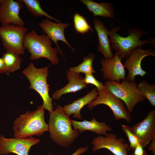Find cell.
I'll use <instances>...</instances> for the list:
<instances>
[{
	"instance_id": "cell-1",
	"label": "cell",
	"mask_w": 155,
	"mask_h": 155,
	"mask_svg": "<svg viewBox=\"0 0 155 155\" xmlns=\"http://www.w3.org/2000/svg\"><path fill=\"white\" fill-rule=\"evenodd\" d=\"M49 113L48 125L50 138L57 144L68 147L78 137L79 132L72 127V120L65 113L63 107L57 105Z\"/></svg>"
},
{
	"instance_id": "cell-2",
	"label": "cell",
	"mask_w": 155,
	"mask_h": 155,
	"mask_svg": "<svg viewBox=\"0 0 155 155\" xmlns=\"http://www.w3.org/2000/svg\"><path fill=\"white\" fill-rule=\"evenodd\" d=\"M121 28L115 26L110 30L108 35L111 49L116 51L115 53L121 60L126 58L135 49L140 46L148 44L153 45L154 44V39L142 40V36L147 34V32L144 29L137 28L128 29L129 35L123 37L117 33Z\"/></svg>"
},
{
	"instance_id": "cell-3",
	"label": "cell",
	"mask_w": 155,
	"mask_h": 155,
	"mask_svg": "<svg viewBox=\"0 0 155 155\" xmlns=\"http://www.w3.org/2000/svg\"><path fill=\"white\" fill-rule=\"evenodd\" d=\"M44 109L42 105L33 111H27L20 115L14 122V137L26 138L39 136L48 131V125L45 122Z\"/></svg>"
},
{
	"instance_id": "cell-4",
	"label": "cell",
	"mask_w": 155,
	"mask_h": 155,
	"mask_svg": "<svg viewBox=\"0 0 155 155\" xmlns=\"http://www.w3.org/2000/svg\"><path fill=\"white\" fill-rule=\"evenodd\" d=\"M23 44L24 49L28 50L30 53L31 60L45 58L50 61L51 65H56L59 63L58 51L52 47L51 40L45 34L39 35L32 30L26 33Z\"/></svg>"
},
{
	"instance_id": "cell-5",
	"label": "cell",
	"mask_w": 155,
	"mask_h": 155,
	"mask_svg": "<svg viewBox=\"0 0 155 155\" xmlns=\"http://www.w3.org/2000/svg\"><path fill=\"white\" fill-rule=\"evenodd\" d=\"M48 67L37 69L31 62L22 72L29 81V88L36 91L43 100L42 106L44 109L51 112L53 110V98L49 94V86L47 81L49 71Z\"/></svg>"
},
{
	"instance_id": "cell-6",
	"label": "cell",
	"mask_w": 155,
	"mask_h": 155,
	"mask_svg": "<svg viewBox=\"0 0 155 155\" xmlns=\"http://www.w3.org/2000/svg\"><path fill=\"white\" fill-rule=\"evenodd\" d=\"M104 85L112 93L123 101L130 113L139 102L145 100L135 81H129L125 79L121 83L106 81Z\"/></svg>"
},
{
	"instance_id": "cell-7",
	"label": "cell",
	"mask_w": 155,
	"mask_h": 155,
	"mask_svg": "<svg viewBox=\"0 0 155 155\" xmlns=\"http://www.w3.org/2000/svg\"><path fill=\"white\" fill-rule=\"evenodd\" d=\"M101 104L106 105L111 109L115 120L123 119L127 123L131 121V113L124 102L106 88L101 91L98 92L97 97L88 104V107L91 110L95 106Z\"/></svg>"
},
{
	"instance_id": "cell-8",
	"label": "cell",
	"mask_w": 155,
	"mask_h": 155,
	"mask_svg": "<svg viewBox=\"0 0 155 155\" xmlns=\"http://www.w3.org/2000/svg\"><path fill=\"white\" fill-rule=\"evenodd\" d=\"M28 29L11 24L0 26V38L4 47L19 54H25L23 42Z\"/></svg>"
},
{
	"instance_id": "cell-9",
	"label": "cell",
	"mask_w": 155,
	"mask_h": 155,
	"mask_svg": "<svg viewBox=\"0 0 155 155\" xmlns=\"http://www.w3.org/2000/svg\"><path fill=\"white\" fill-rule=\"evenodd\" d=\"M91 144L94 152L104 148L114 155H129L128 152L131 150L124 140L118 138L117 135L112 133H107L104 136L99 135L94 138Z\"/></svg>"
},
{
	"instance_id": "cell-10",
	"label": "cell",
	"mask_w": 155,
	"mask_h": 155,
	"mask_svg": "<svg viewBox=\"0 0 155 155\" xmlns=\"http://www.w3.org/2000/svg\"><path fill=\"white\" fill-rule=\"evenodd\" d=\"M34 137L7 138L0 135V155L13 153L17 155H28L31 147L40 142Z\"/></svg>"
},
{
	"instance_id": "cell-11",
	"label": "cell",
	"mask_w": 155,
	"mask_h": 155,
	"mask_svg": "<svg viewBox=\"0 0 155 155\" xmlns=\"http://www.w3.org/2000/svg\"><path fill=\"white\" fill-rule=\"evenodd\" d=\"M140 46L133 50L130 55L126 57L123 64L125 68L128 71L126 79L129 81H135V77L144 76L147 72L141 67V62L143 59L148 56H155V51L152 49L143 50Z\"/></svg>"
},
{
	"instance_id": "cell-12",
	"label": "cell",
	"mask_w": 155,
	"mask_h": 155,
	"mask_svg": "<svg viewBox=\"0 0 155 155\" xmlns=\"http://www.w3.org/2000/svg\"><path fill=\"white\" fill-rule=\"evenodd\" d=\"M23 5L18 0H0V22L2 25L11 24L24 26L25 23L19 16Z\"/></svg>"
},
{
	"instance_id": "cell-13",
	"label": "cell",
	"mask_w": 155,
	"mask_h": 155,
	"mask_svg": "<svg viewBox=\"0 0 155 155\" xmlns=\"http://www.w3.org/2000/svg\"><path fill=\"white\" fill-rule=\"evenodd\" d=\"M145 148L155 137V110L150 111L145 118L130 127Z\"/></svg>"
},
{
	"instance_id": "cell-14",
	"label": "cell",
	"mask_w": 155,
	"mask_h": 155,
	"mask_svg": "<svg viewBox=\"0 0 155 155\" xmlns=\"http://www.w3.org/2000/svg\"><path fill=\"white\" fill-rule=\"evenodd\" d=\"M38 24L43 32L46 33L51 40L55 43L58 52L61 55H63V53L57 44L58 41L59 40L64 42L73 51H75V49L67 42L64 34L65 30L70 25L69 24L61 22H53L46 18L43 19L39 22Z\"/></svg>"
},
{
	"instance_id": "cell-15",
	"label": "cell",
	"mask_w": 155,
	"mask_h": 155,
	"mask_svg": "<svg viewBox=\"0 0 155 155\" xmlns=\"http://www.w3.org/2000/svg\"><path fill=\"white\" fill-rule=\"evenodd\" d=\"M101 70L104 80L119 83L120 80L125 79V68L121 60L115 53L111 59L101 58Z\"/></svg>"
},
{
	"instance_id": "cell-16",
	"label": "cell",
	"mask_w": 155,
	"mask_h": 155,
	"mask_svg": "<svg viewBox=\"0 0 155 155\" xmlns=\"http://www.w3.org/2000/svg\"><path fill=\"white\" fill-rule=\"evenodd\" d=\"M93 22L98 37V51L102 54L105 59H112L114 55L108 37L110 30L106 28L103 22L97 18H94Z\"/></svg>"
},
{
	"instance_id": "cell-17",
	"label": "cell",
	"mask_w": 155,
	"mask_h": 155,
	"mask_svg": "<svg viewBox=\"0 0 155 155\" xmlns=\"http://www.w3.org/2000/svg\"><path fill=\"white\" fill-rule=\"evenodd\" d=\"M68 84L63 88L58 90L53 93V98L58 100L63 94L71 92H75L84 88L87 84L84 82V78L80 73L69 70L67 73Z\"/></svg>"
},
{
	"instance_id": "cell-18",
	"label": "cell",
	"mask_w": 155,
	"mask_h": 155,
	"mask_svg": "<svg viewBox=\"0 0 155 155\" xmlns=\"http://www.w3.org/2000/svg\"><path fill=\"white\" fill-rule=\"evenodd\" d=\"M72 122L73 129L80 133L88 131L99 135H104L112 129V128L107 125L105 122H98L94 117H93L90 121L84 120L82 121H78L72 120Z\"/></svg>"
},
{
	"instance_id": "cell-19",
	"label": "cell",
	"mask_w": 155,
	"mask_h": 155,
	"mask_svg": "<svg viewBox=\"0 0 155 155\" xmlns=\"http://www.w3.org/2000/svg\"><path fill=\"white\" fill-rule=\"evenodd\" d=\"M98 95V91L96 88L84 97L73 101L71 103L65 105L63 107L65 113L69 116L73 115V117L81 120L83 119L80 114L81 109L86 105L88 104L94 100Z\"/></svg>"
},
{
	"instance_id": "cell-20",
	"label": "cell",
	"mask_w": 155,
	"mask_h": 155,
	"mask_svg": "<svg viewBox=\"0 0 155 155\" xmlns=\"http://www.w3.org/2000/svg\"><path fill=\"white\" fill-rule=\"evenodd\" d=\"M80 1L94 17L113 18L115 16L114 8L112 3L102 2L99 3L91 0H80Z\"/></svg>"
},
{
	"instance_id": "cell-21",
	"label": "cell",
	"mask_w": 155,
	"mask_h": 155,
	"mask_svg": "<svg viewBox=\"0 0 155 155\" xmlns=\"http://www.w3.org/2000/svg\"><path fill=\"white\" fill-rule=\"evenodd\" d=\"M2 58L6 73L13 72L20 68L22 60L19 54L11 50H7L3 54Z\"/></svg>"
},
{
	"instance_id": "cell-22",
	"label": "cell",
	"mask_w": 155,
	"mask_h": 155,
	"mask_svg": "<svg viewBox=\"0 0 155 155\" xmlns=\"http://www.w3.org/2000/svg\"><path fill=\"white\" fill-rule=\"evenodd\" d=\"M24 4L28 11L33 16L35 17L45 16L50 20H53L57 22H61L57 19L48 14L44 11L41 7L40 1L38 0H18Z\"/></svg>"
},
{
	"instance_id": "cell-23",
	"label": "cell",
	"mask_w": 155,
	"mask_h": 155,
	"mask_svg": "<svg viewBox=\"0 0 155 155\" xmlns=\"http://www.w3.org/2000/svg\"><path fill=\"white\" fill-rule=\"evenodd\" d=\"M95 57L94 53H90L84 57L83 62L77 66L71 67L69 70L76 73L92 74L95 72L93 62Z\"/></svg>"
},
{
	"instance_id": "cell-24",
	"label": "cell",
	"mask_w": 155,
	"mask_h": 155,
	"mask_svg": "<svg viewBox=\"0 0 155 155\" xmlns=\"http://www.w3.org/2000/svg\"><path fill=\"white\" fill-rule=\"evenodd\" d=\"M142 96L147 99L153 106H155V84H150L142 80L137 85Z\"/></svg>"
},
{
	"instance_id": "cell-25",
	"label": "cell",
	"mask_w": 155,
	"mask_h": 155,
	"mask_svg": "<svg viewBox=\"0 0 155 155\" xmlns=\"http://www.w3.org/2000/svg\"><path fill=\"white\" fill-rule=\"evenodd\" d=\"M73 19L74 29L78 33L84 34L90 31L94 32L85 18L82 15L76 13L73 16Z\"/></svg>"
},
{
	"instance_id": "cell-26",
	"label": "cell",
	"mask_w": 155,
	"mask_h": 155,
	"mask_svg": "<svg viewBox=\"0 0 155 155\" xmlns=\"http://www.w3.org/2000/svg\"><path fill=\"white\" fill-rule=\"evenodd\" d=\"M121 127L125 133L129 142V146L131 149L133 150L136 146L140 144L139 141L135 134L131 131L130 126L127 125L122 124Z\"/></svg>"
},
{
	"instance_id": "cell-27",
	"label": "cell",
	"mask_w": 155,
	"mask_h": 155,
	"mask_svg": "<svg viewBox=\"0 0 155 155\" xmlns=\"http://www.w3.org/2000/svg\"><path fill=\"white\" fill-rule=\"evenodd\" d=\"M84 81L86 84H91L94 86L98 92L101 91L106 88L102 82L97 80L92 74L86 73Z\"/></svg>"
},
{
	"instance_id": "cell-28",
	"label": "cell",
	"mask_w": 155,
	"mask_h": 155,
	"mask_svg": "<svg viewBox=\"0 0 155 155\" xmlns=\"http://www.w3.org/2000/svg\"><path fill=\"white\" fill-rule=\"evenodd\" d=\"M133 152L130 155H147L146 150L139 144L133 150Z\"/></svg>"
},
{
	"instance_id": "cell-29",
	"label": "cell",
	"mask_w": 155,
	"mask_h": 155,
	"mask_svg": "<svg viewBox=\"0 0 155 155\" xmlns=\"http://www.w3.org/2000/svg\"><path fill=\"white\" fill-rule=\"evenodd\" d=\"M88 146H87L79 148L77 149L74 153L70 155H80L88 150ZM48 155H53V154L49 152Z\"/></svg>"
},
{
	"instance_id": "cell-30",
	"label": "cell",
	"mask_w": 155,
	"mask_h": 155,
	"mask_svg": "<svg viewBox=\"0 0 155 155\" xmlns=\"http://www.w3.org/2000/svg\"><path fill=\"white\" fill-rule=\"evenodd\" d=\"M148 146V150L151 152L153 155H155V137L152 139Z\"/></svg>"
},
{
	"instance_id": "cell-31",
	"label": "cell",
	"mask_w": 155,
	"mask_h": 155,
	"mask_svg": "<svg viewBox=\"0 0 155 155\" xmlns=\"http://www.w3.org/2000/svg\"><path fill=\"white\" fill-rule=\"evenodd\" d=\"M6 73L4 62L2 57L0 58V73Z\"/></svg>"
},
{
	"instance_id": "cell-32",
	"label": "cell",
	"mask_w": 155,
	"mask_h": 155,
	"mask_svg": "<svg viewBox=\"0 0 155 155\" xmlns=\"http://www.w3.org/2000/svg\"><path fill=\"white\" fill-rule=\"evenodd\" d=\"M106 153H107V155H113L112 154L109 153L108 152H106Z\"/></svg>"
}]
</instances>
